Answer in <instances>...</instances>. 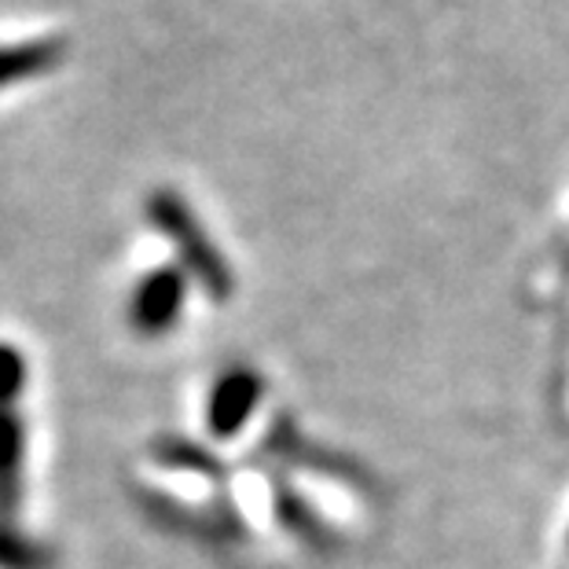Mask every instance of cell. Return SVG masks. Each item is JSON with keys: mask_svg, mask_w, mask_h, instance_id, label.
Returning <instances> with one entry per match:
<instances>
[{"mask_svg": "<svg viewBox=\"0 0 569 569\" xmlns=\"http://www.w3.org/2000/svg\"><path fill=\"white\" fill-rule=\"evenodd\" d=\"M52 555L41 543H33L22 537L19 529L0 526V569H48Z\"/></svg>", "mask_w": 569, "mask_h": 569, "instance_id": "8992f818", "label": "cell"}, {"mask_svg": "<svg viewBox=\"0 0 569 569\" xmlns=\"http://www.w3.org/2000/svg\"><path fill=\"white\" fill-rule=\"evenodd\" d=\"M27 390V357L11 342H0V408H16Z\"/></svg>", "mask_w": 569, "mask_h": 569, "instance_id": "52a82bcc", "label": "cell"}, {"mask_svg": "<svg viewBox=\"0 0 569 569\" xmlns=\"http://www.w3.org/2000/svg\"><path fill=\"white\" fill-rule=\"evenodd\" d=\"M188 280L180 269H154L143 276L129 298V327L143 338H159L173 331L180 312H184Z\"/></svg>", "mask_w": 569, "mask_h": 569, "instance_id": "7a4b0ae2", "label": "cell"}, {"mask_svg": "<svg viewBox=\"0 0 569 569\" xmlns=\"http://www.w3.org/2000/svg\"><path fill=\"white\" fill-rule=\"evenodd\" d=\"M63 56H67V44L56 41V38L4 44L0 48V89L48 74V70H56L59 63H63Z\"/></svg>", "mask_w": 569, "mask_h": 569, "instance_id": "5b68a950", "label": "cell"}, {"mask_svg": "<svg viewBox=\"0 0 569 569\" xmlns=\"http://www.w3.org/2000/svg\"><path fill=\"white\" fill-rule=\"evenodd\" d=\"M22 459H27V422L16 408H0V526H11L22 503Z\"/></svg>", "mask_w": 569, "mask_h": 569, "instance_id": "277c9868", "label": "cell"}, {"mask_svg": "<svg viewBox=\"0 0 569 569\" xmlns=\"http://www.w3.org/2000/svg\"><path fill=\"white\" fill-rule=\"evenodd\" d=\"M148 217L169 243L177 247L184 269L196 276L206 295H210L213 301L232 298V269H228V261L217 253L210 236L202 232L199 217L191 213V206L180 199L177 191H154V196L148 199Z\"/></svg>", "mask_w": 569, "mask_h": 569, "instance_id": "6da1fadb", "label": "cell"}, {"mask_svg": "<svg viewBox=\"0 0 569 569\" xmlns=\"http://www.w3.org/2000/svg\"><path fill=\"white\" fill-rule=\"evenodd\" d=\"M261 397H264V382L258 371H250V368L221 371V379H217L210 390V405H206V427L221 441L236 438L250 422L253 411H258Z\"/></svg>", "mask_w": 569, "mask_h": 569, "instance_id": "3957f363", "label": "cell"}]
</instances>
